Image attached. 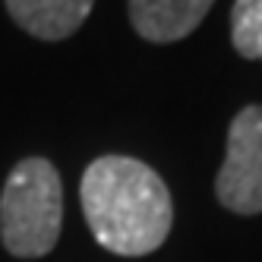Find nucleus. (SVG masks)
<instances>
[{
  "label": "nucleus",
  "instance_id": "nucleus-2",
  "mask_svg": "<svg viewBox=\"0 0 262 262\" xmlns=\"http://www.w3.org/2000/svg\"><path fill=\"white\" fill-rule=\"evenodd\" d=\"M63 228V183L48 158H23L0 193V240L16 259H41Z\"/></svg>",
  "mask_w": 262,
  "mask_h": 262
},
{
  "label": "nucleus",
  "instance_id": "nucleus-6",
  "mask_svg": "<svg viewBox=\"0 0 262 262\" xmlns=\"http://www.w3.org/2000/svg\"><path fill=\"white\" fill-rule=\"evenodd\" d=\"M231 45L240 57L262 63V0H234Z\"/></svg>",
  "mask_w": 262,
  "mask_h": 262
},
{
  "label": "nucleus",
  "instance_id": "nucleus-3",
  "mask_svg": "<svg viewBox=\"0 0 262 262\" xmlns=\"http://www.w3.org/2000/svg\"><path fill=\"white\" fill-rule=\"evenodd\" d=\"M215 196L234 215L262 212V104H247L231 120Z\"/></svg>",
  "mask_w": 262,
  "mask_h": 262
},
{
  "label": "nucleus",
  "instance_id": "nucleus-4",
  "mask_svg": "<svg viewBox=\"0 0 262 262\" xmlns=\"http://www.w3.org/2000/svg\"><path fill=\"white\" fill-rule=\"evenodd\" d=\"M215 0H129V23L139 38L171 45L186 38L212 10Z\"/></svg>",
  "mask_w": 262,
  "mask_h": 262
},
{
  "label": "nucleus",
  "instance_id": "nucleus-5",
  "mask_svg": "<svg viewBox=\"0 0 262 262\" xmlns=\"http://www.w3.org/2000/svg\"><path fill=\"white\" fill-rule=\"evenodd\" d=\"M23 32L41 41H63L89 19L95 0H4Z\"/></svg>",
  "mask_w": 262,
  "mask_h": 262
},
{
  "label": "nucleus",
  "instance_id": "nucleus-1",
  "mask_svg": "<svg viewBox=\"0 0 262 262\" xmlns=\"http://www.w3.org/2000/svg\"><path fill=\"white\" fill-rule=\"evenodd\" d=\"M79 199L92 237L114 256H148L171 234V190L139 158H95L82 174Z\"/></svg>",
  "mask_w": 262,
  "mask_h": 262
}]
</instances>
